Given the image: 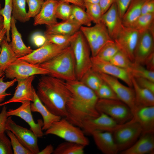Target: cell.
Returning a JSON list of instances; mask_svg holds the SVG:
<instances>
[{
    "instance_id": "3957f363",
    "label": "cell",
    "mask_w": 154,
    "mask_h": 154,
    "mask_svg": "<svg viewBox=\"0 0 154 154\" xmlns=\"http://www.w3.org/2000/svg\"><path fill=\"white\" fill-rule=\"evenodd\" d=\"M47 70L48 75L65 81L77 80L73 53L70 46L51 59L38 64Z\"/></svg>"
},
{
    "instance_id": "7c38bea8",
    "label": "cell",
    "mask_w": 154,
    "mask_h": 154,
    "mask_svg": "<svg viewBox=\"0 0 154 154\" xmlns=\"http://www.w3.org/2000/svg\"><path fill=\"white\" fill-rule=\"evenodd\" d=\"M92 68L99 73L106 74L119 78L129 87H133L132 76L129 71L124 68L115 65L109 62L91 57Z\"/></svg>"
},
{
    "instance_id": "f907efd6",
    "label": "cell",
    "mask_w": 154,
    "mask_h": 154,
    "mask_svg": "<svg viewBox=\"0 0 154 154\" xmlns=\"http://www.w3.org/2000/svg\"><path fill=\"white\" fill-rule=\"evenodd\" d=\"M7 107L4 105L0 113V133L5 132L7 130L6 124L8 117L7 115Z\"/></svg>"
},
{
    "instance_id": "be15d7a7",
    "label": "cell",
    "mask_w": 154,
    "mask_h": 154,
    "mask_svg": "<svg viewBox=\"0 0 154 154\" xmlns=\"http://www.w3.org/2000/svg\"><path fill=\"white\" fill-rule=\"evenodd\" d=\"M44 0L45 1V0Z\"/></svg>"
},
{
    "instance_id": "ee69618b",
    "label": "cell",
    "mask_w": 154,
    "mask_h": 154,
    "mask_svg": "<svg viewBox=\"0 0 154 154\" xmlns=\"http://www.w3.org/2000/svg\"><path fill=\"white\" fill-rule=\"evenodd\" d=\"M29 9L27 17L29 20L31 17L34 18L40 12L44 2V0H26Z\"/></svg>"
},
{
    "instance_id": "ac0fdd59",
    "label": "cell",
    "mask_w": 154,
    "mask_h": 154,
    "mask_svg": "<svg viewBox=\"0 0 154 154\" xmlns=\"http://www.w3.org/2000/svg\"><path fill=\"white\" fill-rule=\"evenodd\" d=\"M35 77L33 76L25 79L17 80V84L13 96L9 100L0 103V106L12 103L32 102L34 88L32 84Z\"/></svg>"
},
{
    "instance_id": "44dd1931",
    "label": "cell",
    "mask_w": 154,
    "mask_h": 154,
    "mask_svg": "<svg viewBox=\"0 0 154 154\" xmlns=\"http://www.w3.org/2000/svg\"><path fill=\"white\" fill-rule=\"evenodd\" d=\"M122 154H153L154 153V132L142 133L137 141Z\"/></svg>"
},
{
    "instance_id": "816d5d0a",
    "label": "cell",
    "mask_w": 154,
    "mask_h": 154,
    "mask_svg": "<svg viewBox=\"0 0 154 154\" xmlns=\"http://www.w3.org/2000/svg\"><path fill=\"white\" fill-rule=\"evenodd\" d=\"M154 13V0H147L143 5L141 15Z\"/></svg>"
},
{
    "instance_id": "603a6c76",
    "label": "cell",
    "mask_w": 154,
    "mask_h": 154,
    "mask_svg": "<svg viewBox=\"0 0 154 154\" xmlns=\"http://www.w3.org/2000/svg\"><path fill=\"white\" fill-rule=\"evenodd\" d=\"M30 108L32 112H38L42 116L43 119L42 130H46L54 122L62 118L60 116L54 114L47 108L39 99L35 89L33 100L31 103Z\"/></svg>"
},
{
    "instance_id": "f35d334b",
    "label": "cell",
    "mask_w": 154,
    "mask_h": 154,
    "mask_svg": "<svg viewBox=\"0 0 154 154\" xmlns=\"http://www.w3.org/2000/svg\"><path fill=\"white\" fill-rule=\"evenodd\" d=\"M72 7L73 5L59 0L56 10L57 18L64 21L72 17Z\"/></svg>"
},
{
    "instance_id": "836d02e7",
    "label": "cell",
    "mask_w": 154,
    "mask_h": 154,
    "mask_svg": "<svg viewBox=\"0 0 154 154\" xmlns=\"http://www.w3.org/2000/svg\"><path fill=\"white\" fill-rule=\"evenodd\" d=\"M26 0H12V16L21 23L29 20L26 9Z\"/></svg>"
},
{
    "instance_id": "6125c7cd",
    "label": "cell",
    "mask_w": 154,
    "mask_h": 154,
    "mask_svg": "<svg viewBox=\"0 0 154 154\" xmlns=\"http://www.w3.org/2000/svg\"><path fill=\"white\" fill-rule=\"evenodd\" d=\"M1 5L0 3V9H1Z\"/></svg>"
},
{
    "instance_id": "cb8c5ba5",
    "label": "cell",
    "mask_w": 154,
    "mask_h": 154,
    "mask_svg": "<svg viewBox=\"0 0 154 154\" xmlns=\"http://www.w3.org/2000/svg\"><path fill=\"white\" fill-rule=\"evenodd\" d=\"M81 26L72 17L57 22L50 26H47L44 35L58 34L72 35L80 30Z\"/></svg>"
},
{
    "instance_id": "681fc988",
    "label": "cell",
    "mask_w": 154,
    "mask_h": 154,
    "mask_svg": "<svg viewBox=\"0 0 154 154\" xmlns=\"http://www.w3.org/2000/svg\"><path fill=\"white\" fill-rule=\"evenodd\" d=\"M31 40L36 46L39 47L44 44L46 41V38L44 35H43L40 32H37L32 35Z\"/></svg>"
},
{
    "instance_id": "7bdbcfd3",
    "label": "cell",
    "mask_w": 154,
    "mask_h": 154,
    "mask_svg": "<svg viewBox=\"0 0 154 154\" xmlns=\"http://www.w3.org/2000/svg\"><path fill=\"white\" fill-rule=\"evenodd\" d=\"M77 32L70 36L58 34L44 35L46 38V41L48 42L58 45L70 44L76 36Z\"/></svg>"
},
{
    "instance_id": "bcb514c9",
    "label": "cell",
    "mask_w": 154,
    "mask_h": 154,
    "mask_svg": "<svg viewBox=\"0 0 154 154\" xmlns=\"http://www.w3.org/2000/svg\"><path fill=\"white\" fill-rule=\"evenodd\" d=\"M4 132L0 133V154H13L10 140Z\"/></svg>"
},
{
    "instance_id": "9c48e42d",
    "label": "cell",
    "mask_w": 154,
    "mask_h": 154,
    "mask_svg": "<svg viewBox=\"0 0 154 154\" xmlns=\"http://www.w3.org/2000/svg\"><path fill=\"white\" fill-rule=\"evenodd\" d=\"M49 72L37 64H33L18 58L4 71L6 77L17 80L27 78L37 75H48Z\"/></svg>"
},
{
    "instance_id": "e0dca14e",
    "label": "cell",
    "mask_w": 154,
    "mask_h": 154,
    "mask_svg": "<svg viewBox=\"0 0 154 154\" xmlns=\"http://www.w3.org/2000/svg\"><path fill=\"white\" fill-rule=\"evenodd\" d=\"M15 109H9L7 112L8 117L15 116L19 117L26 122L29 125L30 129L38 137H41L44 134L42 127L43 122L41 119L38 120L37 123L35 122L33 118L30 108L31 102L26 101Z\"/></svg>"
},
{
    "instance_id": "ba28073f",
    "label": "cell",
    "mask_w": 154,
    "mask_h": 154,
    "mask_svg": "<svg viewBox=\"0 0 154 154\" xmlns=\"http://www.w3.org/2000/svg\"><path fill=\"white\" fill-rule=\"evenodd\" d=\"M80 30L89 46L92 56L94 57L107 43L113 41L105 25L102 22L92 27L81 26Z\"/></svg>"
},
{
    "instance_id": "8fae6325",
    "label": "cell",
    "mask_w": 154,
    "mask_h": 154,
    "mask_svg": "<svg viewBox=\"0 0 154 154\" xmlns=\"http://www.w3.org/2000/svg\"><path fill=\"white\" fill-rule=\"evenodd\" d=\"M6 128L12 132L24 146L33 154H38L40 151L38 145V137L32 130L17 124L11 116L7 118Z\"/></svg>"
},
{
    "instance_id": "f6af8a7d",
    "label": "cell",
    "mask_w": 154,
    "mask_h": 154,
    "mask_svg": "<svg viewBox=\"0 0 154 154\" xmlns=\"http://www.w3.org/2000/svg\"><path fill=\"white\" fill-rule=\"evenodd\" d=\"M4 75L0 78V104L4 101L7 96L11 95V93L7 92L6 90L14 85L17 82V79L15 78L11 81L5 82L4 81Z\"/></svg>"
},
{
    "instance_id": "1f68e13d",
    "label": "cell",
    "mask_w": 154,
    "mask_h": 154,
    "mask_svg": "<svg viewBox=\"0 0 154 154\" xmlns=\"http://www.w3.org/2000/svg\"><path fill=\"white\" fill-rule=\"evenodd\" d=\"M79 80L94 92L103 82L98 73L92 68L87 71Z\"/></svg>"
},
{
    "instance_id": "4fadbf2b",
    "label": "cell",
    "mask_w": 154,
    "mask_h": 154,
    "mask_svg": "<svg viewBox=\"0 0 154 154\" xmlns=\"http://www.w3.org/2000/svg\"><path fill=\"white\" fill-rule=\"evenodd\" d=\"M98 73L103 80L112 88L119 100L130 108L133 114L136 110L133 89L123 85L115 77L104 73Z\"/></svg>"
},
{
    "instance_id": "c3c4849f",
    "label": "cell",
    "mask_w": 154,
    "mask_h": 154,
    "mask_svg": "<svg viewBox=\"0 0 154 154\" xmlns=\"http://www.w3.org/2000/svg\"><path fill=\"white\" fill-rule=\"evenodd\" d=\"M131 0H115L117 11L121 18L124 15L127 9Z\"/></svg>"
},
{
    "instance_id": "74e56055",
    "label": "cell",
    "mask_w": 154,
    "mask_h": 154,
    "mask_svg": "<svg viewBox=\"0 0 154 154\" xmlns=\"http://www.w3.org/2000/svg\"><path fill=\"white\" fill-rule=\"evenodd\" d=\"M84 6L92 22L95 24L100 23L103 14L99 4L84 3Z\"/></svg>"
},
{
    "instance_id": "52a82bcc",
    "label": "cell",
    "mask_w": 154,
    "mask_h": 154,
    "mask_svg": "<svg viewBox=\"0 0 154 154\" xmlns=\"http://www.w3.org/2000/svg\"><path fill=\"white\" fill-rule=\"evenodd\" d=\"M96 108L100 113L107 115L119 124L129 121L133 116L130 108L120 100L99 99Z\"/></svg>"
},
{
    "instance_id": "d6986e66",
    "label": "cell",
    "mask_w": 154,
    "mask_h": 154,
    "mask_svg": "<svg viewBox=\"0 0 154 154\" xmlns=\"http://www.w3.org/2000/svg\"><path fill=\"white\" fill-rule=\"evenodd\" d=\"M101 22L106 27L110 37L114 40L121 31L123 27L122 19L115 2L103 14Z\"/></svg>"
},
{
    "instance_id": "5b68a950",
    "label": "cell",
    "mask_w": 154,
    "mask_h": 154,
    "mask_svg": "<svg viewBox=\"0 0 154 154\" xmlns=\"http://www.w3.org/2000/svg\"><path fill=\"white\" fill-rule=\"evenodd\" d=\"M45 134L54 135L66 141L86 146L89 144V139L80 128L72 124L65 117L54 122L46 130Z\"/></svg>"
},
{
    "instance_id": "f5cc1de1",
    "label": "cell",
    "mask_w": 154,
    "mask_h": 154,
    "mask_svg": "<svg viewBox=\"0 0 154 154\" xmlns=\"http://www.w3.org/2000/svg\"><path fill=\"white\" fill-rule=\"evenodd\" d=\"M115 2V0H100L99 4L103 14L105 13Z\"/></svg>"
},
{
    "instance_id": "8d00e7d4",
    "label": "cell",
    "mask_w": 154,
    "mask_h": 154,
    "mask_svg": "<svg viewBox=\"0 0 154 154\" xmlns=\"http://www.w3.org/2000/svg\"><path fill=\"white\" fill-rule=\"evenodd\" d=\"M72 17L81 26L91 25L92 22L88 13L79 7L73 5Z\"/></svg>"
},
{
    "instance_id": "ffe728a7",
    "label": "cell",
    "mask_w": 154,
    "mask_h": 154,
    "mask_svg": "<svg viewBox=\"0 0 154 154\" xmlns=\"http://www.w3.org/2000/svg\"><path fill=\"white\" fill-rule=\"evenodd\" d=\"M59 2V0L45 1L40 12L34 17V25L50 26L57 23L56 10Z\"/></svg>"
},
{
    "instance_id": "277c9868",
    "label": "cell",
    "mask_w": 154,
    "mask_h": 154,
    "mask_svg": "<svg viewBox=\"0 0 154 154\" xmlns=\"http://www.w3.org/2000/svg\"><path fill=\"white\" fill-rule=\"evenodd\" d=\"M70 46L75 59L77 80H80L84 74L92 68L90 48L80 30Z\"/></svg>"
},
{
    "instance_id": "d6a6232c",
    "label": "cell",
    "mask_w": 154,
    "mask_h": 154,
    "mask_svg": "<svg viewBox=\"0 0 154 154\" xmlns=\"http://www.w3.org/2000/svg\"><path fill=\"white\" fill-rule=\"evenodd\" d=\"M12 11V0H5L3 8L0 9V15L3 18V27L7 31L6 39L9 42L11 41L10 31Z\"/></svg>"
},
{
    "instance_id": "9a60e30c",
    "label": "cell",
    "mask_w": 154,
    "mask_h": 154,
    "mask_svg": "<svg viewBox=\"0 0 154 154\" xmlns=\"http://www.w3.org/2000/svg\"><path fill=\"white\" fill-rule=\"evenodd\" d=\"M139 33L133 28L123 25V29L114 41L119 50L134 62V52Z\"/></svg>"
},
{
    "instance_id": "11a10c76",
    "label": "cell",
    "mask_w": 154,
    "mask_h": 154,
    "mask_svg": "<svg viewBox=\"0 0 154 154\" xmlns=\"http://www.w3.org/2000/svg\"><path fill=\"white\" fill-rule=\"evenodd\" d=\"M61 1L66 2L72 5L79 7L84 9H85L84 3L83 0H60Z\"/></svg>"
},
{
    "instance_id": "30bf717a",
    "label": "cell",
    "mask_w": 154,
    "mask_h": 154,
    "mask_svg": "<svg viewBox=\"0 0 154 154\" xmlns=\"http://www.w3.org/2000/svg\"><path fill=\"white\" fill-rule=\"evenodd\" d=\"M70 45H58L46 41L42 46L19 58L32 64H40L53 58L66 50Z\"/></svg>"
},
{
    "instance_id": "680465c9",
    "label": "cell",
    "mask_w": 154,
    "mask_h": 154,
    "mask_svg": "<svg viewBox=\"0 0 154 154\" xmlns=\"http://www.w3.org/2000/svg\"><path fill=\"white\" fill-rule=\"evenodd\" d=\"M84 3H99L100 0H83Z\"/></svg>"
},
{
    "instance_id": "83f0119b",
    "label": "cell",
    "mask_w": 154,
    "mask_h": 154,
    "mask_svg": "<svg viewBox=\"0 0 154 154\" xmlns=\"http://www.w3.org/2000/svg\"><path fill=\"white\" fill-rule=\"evenodd\" d=\"M147 0H131L129 6L122 19L123 26L130 27L141 15L142 6Z\"/></svg>"
},
{
    "instance_id": "9f6ffc18",
    "label": "cell",
    "mask_w": 154,
    "mask_h": 154,
    "mask_svg": "<svg viewBox=\"0 0 154 154\" xmlns=\"http://www.w3.org/2000/svg\"><path fill=\"white\" fill-rule=\"evenodd\" d=\"M54 150L53 147L51 144H50L40 151L38 154H50L53 153Z\"/></svg>"
},
{
    "instance_id": "4dcf8cb0",
    "label": "cell",
    "mask_w": 154,
    "mask_h": 154,
    "mask_svg": "<svg viewBox=\"0 0 154 154\" xmlns=\"http://www.w3.org/2000/svg\"><path fill=\"white\" fill-rule=\"evenodd\" d=\"M86 146L76 143L66 141L59 144L54 149V154H83Z\"/></svg>"
},
{
    "instance_id": "d590c367",
    "label": "cell",
    "mask_w": 154,
    "mask_h": 154,
    "mask_svg": "<svg viewBox=\"0 0 154 154\" xmlns=\"http://www.w3.org/2000/svg\"><path fill=\"white\" fill-rule=\"evenodd\" d=\"M119 51L118 46L114 40L105 45L95 56L102 60L109 62Z\"/></svg>"
},
{
    "instance_id": "484cf974",
    "label": "cell",
    "mask_w": 154,
    "mask_h": 154,
    "mask_svg": "<svg viewBox=\"0 0 154 154\" xmlns=\"http://www.w3.org/2000/svg\"><path fill=\"white\" fill-rule=\"evenodd\" d=\"M16 20L12 16L11 27L12 40L11 43L13 50L19 58L29 54L33 50L27 46L24 43L21 34L16 27Z\"/></svg>"
},
{
    "instance_id": "7402d4cb",
    "label": "cell",
    "mask_w": 154,
    "mask_h": 154,
    "mask_svg": "<svg viewBox=\"0 0 154 154\" xmlns=\"http://www.w3.org/2000/svg\"><path fill=\"white\" fill-rule=\"evenodd\" d=\"M99 149L105 154H116L119 152L112 135L109 131H95L91 134Z\"/></svg>"
},
{
    "instance_id": "7a4b0ae2",
    "label": "cell",
    "mask_w": 154,
    "mask_h": 154,
    "mask_svg": "<svg viewBox=\"0 0 154 154\" xmlns=\"http://www.w3.org/2000/svg\"><path fill=\"white\" fill-rule=\"evenodd\" d=\"M36 92L51 112L65 117L66 106L69 95L65 81L49 75H43L38 83Z\"/></svg>"
},
{
    "instance_id": "f1b7e54d",
    "label": "cell",
    "mask_w": 154,
    "mask_h": 154,
    "mask_svg": "<svg viewBox=\"0 0 154 154\" xmlns=\"http://www.w3.org/2000/svg\"><path fill=\"white\" fill-rule=\"evenodd\" d=\"M6 38L2 41L0 52V68L4 72L9 65L18 58L13 50L11 43Z\"/></svg>"
},
{
    "instance_id": "91938a15",
    "label": "cell",
    "mask_w": 154,
    "mask_h": 154,
    "mask_svg": "<svg viewBox=\"0 0 154 154\" xmlns=\"http://www.w3.org/2000/svg\"><path fill=\"white\" fill-rule=\"evenodd\" d=\"M3 18L0 15V30L3 27Z\"/></svg>"
},
{
    "instance_id": "6f0895ef",
    "label": "cell",
    "mask_w": 154,
    "mask_h": 154,
    "mask_svg": "<svg viewBox=\"0 0 154 154\" xmlns=\"http://www.w3.org/2000/svg\"><path fill=\"white\" fill-rule=\"evenodd\" d=\"M7 33L6 30L3 27L0 30V52L1 50V44L2 40L5 38Z\"/></svg>"
},
{
    "instance_id": "b9f144b4",
    "label": "cell",
    "mask_w": 154,
    "mask_h": 154,
    "mask_svg": "<svg viewBox=\"0 0 154 154\" xmlns=\"http://www.w3.org/2000/svg\"><path fill=\"white\" fill-rule=\"evenodd\" d=\"M95 92L99 99L119 100L112 88L104 81Z\"/></svg>"
},
{
    "instance_id": "d4e9b609",
    "label": "cell",
    "mask_w": 154,
    "mask_h": 154,
    "mask_svg": "<svg viewBox=\"0 0 154 154\" xmlns=\"http://www.w3.org/2000/svg\"><path fill=\"white\" fill-rule=\"evenodd\" d=\"M133 115L141 127L142 133L154 132V106L140 108Z\"/></svg>"
},
{
    "instance_id": "7dc6e473",
    "label": "cell",
    "mask_w": 154,
    "mask_h": 154,
    "mask_svg": "<svg viewBox=\"0 0 154 154\" xmlns=\"http://www.w3.org/2000/svg\"><path fill=\"white\" fill-rule=\"evenodd\" d=\"M141 87L147 89L154 94V82L148 79L142 78H134Z\"/></svg>"
},
{
    "instance_id": "60d3db41",
    "label": "cell",
    "mask_w": 154,
    "mask_h": 154,
    "mask_svg": "<svg viewBox=\"0 0 154 154\" xmlns=\"http://www.w3.org/2000/svg\"><path fill=\"white\" fill-rule=\"evenodd\" d=\"M109 62L115 65L127 70L131 67L133 63L120 50L113 57Z\"/></svg>"
},
{
    "instance_id": "2e32d148",
    "label": "cell",
    "mask_w": 154,
    "mask_h": 154,
    "mask_svg": "<svg viewBox=\"0 0 154 154\" xmlns=\"http://www.w3.org/2000/svg\"><path fill=\"white\" fill-rule=\"evenodd\" d=\"M100 114L98 117L88 119L84 123L81 128L85 134L91 135L95 131L112 132L119 125L107 115Z\"/></svg>"
},
{
    "instance_id": "4316f807",
    "label": "cell",
    "mask_w": 154,
    "mask_h": 154,
    "mask_svg": "<svg viewBox=\"0 0 154 154\" xmlns=\"http://www.w3.org/2000/svg\"><path fill=\"white\" fill-rule=\"evenodd\" d=\"M132 81L135 93L136 111L142 107L154 106V94L140 86L132 76Z\"/></svg>"
},
{
    "instance_id": "5bb4252c",
    "label": "cell",
    "mask_w": 154,
    "mask_h": 154,
    "mask_svg": "<svg viewBox=\"0 0 154 154\" xmlns=\"http://www.w3.org/2000/svg\"><path fill=\"white\" fill-rule=\"evenodd\" d=\"M154 53V30H148L139 33L134 52V62L144 65L146 59Z\"/></svg>"
},
{
    "instance_id": "db71d44e",
    "label": "cell",
    "mask_w": 154,
    "mask_h": 154,
    "mask_svg": "<svg viewBox=\"0 0 154 154\" xmlns=\"http://www.w3.org/2000/svg\"><path fill=\"white\" fill-rule=\"evenodd\" d=\"M144 65L149 70L154 71V53L149 56L145 60Z\"/></svg>"
},
{
    "instance_id": "8992f818",
    "label": "cell",
    "mask_w": 154,
    "mask_h": 154,
    "mask_svg": "<svg viewBox=\"0 0 154 154\" xmlns=\"http://www.w3.org/2000/svg\"><path fill=\"white\" fill-rule=\"evenodd\" d=\"M142 132L140 124L133 117L129 121L120 124L112 132L119 152L123 151L131 146Z\"/></svg>"
},
{
    "instance_id": "f546056e",
    "label": "cell",
    "mask_w": 154,
    "mask_h": 154,
    "mask_svg": "<svg viewBox=\"0 0 154 154\" xmlns=\"http://www.w3.org/2000/svg\"><path fill=\"white\" fill-rule=\"evenodd\" d=\"M154 13L141 15L131 24V27L139 33L154 30Z\"/></svg>"
},
{
    "instance_id": "6da1fadb",
    "label": "cell",
    "mask_w": 154,
    "mask_h": 154,
    "mask_svg": "<svg viewBox=\"0 0 154 154\" xmlns=\"http://www.w3.org/2000/svg\"><path fill=\"white\" fill-rule=\"evenodd\" d=\"M65 82L69 95L65 118L81 128L85 121L100 115L96 108L99 98L94 91L79 80Z\"/></svg>"
},
{
    "instance_id": "ab89813d",
    "label": "cell",
    "mask_w": 154,
    "mask_h": 154,
    "mask_svg": "<svg viewBox=\"0 0 154 154\" xmlns=\"http://www.w3.org/2000/svg\"><path fill=\"white\" fill-rule=\"evenodd\" d=\"M5 131L10 139L13 154H33L31 151L24 146L12 132L8 130H7Z\"/></svg>"
},
{
    "instance_id": "94428289",
    "label": "cell",
    "mask_w": 154,
    "mask_h": 154,
    "mask_svg": "<svg viewBox=\"0 0 154 154\" xmlns=\"http://www.w3.org/2000/svg\"><path fill=\"white\" fill-rule=\"evenodd\" d=\"M4 75V72L0 68V78Z\"/></svg>"
},
{
    "instance_id": "e575fe53",
    "label": "cell",
    "mask_w": 154,
    "mask_h": 154,
    "mask_svg": "<svg viewBox=\"0 0 154 154\" xmlns=\"http://www.w3.org/2000/svg\"><path fill=\"white\" fill-rule=\"evenodd\" d=\"M127 70L134 78H144L154 82V71L148 70L143 65L133 62Z\"/></svg>"
}]
</instances>
